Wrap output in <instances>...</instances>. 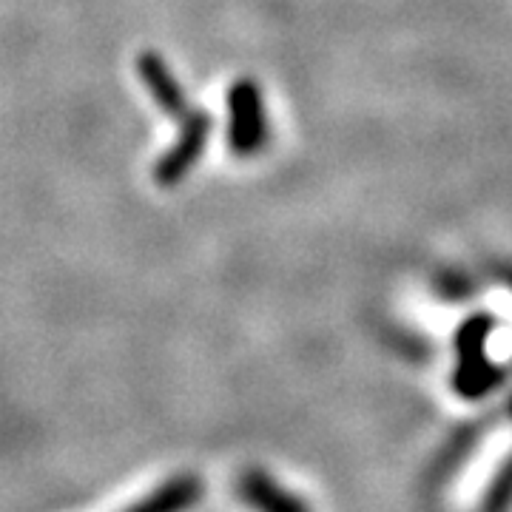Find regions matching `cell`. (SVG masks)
<instances>
[{
    "label": "cell",
    "mask_w": 512,
    "mask_h": 512,
    "mask_svg": "<svg viewBox=\"0 0 512 512\" xmlns=\"http://www.w3.org/2000/svg\"><path fill=\"white\" fill-rule=\"evenodd\" d=\"M228 109H231V126L228 140L237 154H251L265 140V117H262V100L251 80H239L228 92Z\"/></svg>",
    "instance_id": "obj_1"
},
{
    "label": "cell",
    "mask_w": 512,
    "mask_h": 512,
    "mask_svg": "<svg viewBox=\"0 0 512 512\" xmlns=\"http://www.w3.org/2000/svg\"><path fill=\"white\" fill-rule=\"evenodd\" d=\"M208 131H211V120L202 111H191L188 117H183V131L180 140L165 151V157L157 165L154 177L157 183L174 185L183 174L191 171V165L200 160L202 148L208 143Z\"/></svg>",
    "instance_id": "obj_2"
},
{
    "label": "cell",
    "mask_w": 512,
    "mask_h": 512,
    "mask_svg": "<svg viewBox=\"0 0 512 512\" xmlns=\"http://www.w3.org/2000/svg\"><path fill=\"white\" fill-rule=\"evenodd\" d=\"M140 77H143V83L148 86L151 97L160 103V109H165L168 114H174V117H188V114H191L188 106H185V94L180 92L174 74L168 72V66H165L160 57H140Z\"/></svg>",
    "instance_id": "obj_3"
}]
</instances>
